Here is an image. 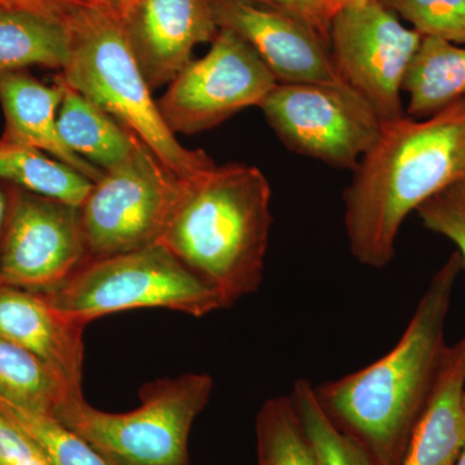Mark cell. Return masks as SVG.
Instances as JSON below:
<instances>
[{
  "mask_svg": "<svg viewBox=\"0 0 465 465\" xmlns=\"http://www.w3.org/2000/svg\"><path fill=\"white\" fill-rule=\"evenodd\" d=\"M463 268L460 255L452 253L430 281L390 353L339 381L314 385L324 412L376 465L402 463L432 396L449 351L446 320Z\"/></svg>",
  "mask_w": 465,
  "mask_h": 465,
  "instance_id": "6da1fadb",
  "label": "cell"
},
{
  "mask_svg": "<svg viewBox=\"0 0 465 465\" xmlns=\"http://www.w3.org/2000/svg\"><path fill=\"white\" fill-rule=\"evenodd\" d=\"M465 179V96L424 119L382 122L344 192L349 250L381 269L396 256L401 226L425 202Z\"/></svg>",
  "mask_w": 465,
  "mask_h": 465,
  "instance_id": "7a4b0ae2",
  "label": "cell"
},
{
  "mask_svg": "<svg viewBox=\"0 0 465 465\" xmlns=\"http://www.w3.org/2000/svg\"><path fill=\"white\" fill-rule=\"evenodd\" d=\"M264 173L229 163L186 179L161 243L232 307L264 278L272 228Z\"/></svg>",
  "mask_w": 465,
  "mask_h": 465,
  "instance_id": "3957f363",
  "label": "cell"
},
{
  "mask_svg": "<svg viewBox=\"0 0 465 465\" xmlns=\"http://www.w3.org/2000/svg\"><path fill=\"white\" fill-rule=\"evenodd\" d=\"M67 27L72 54L58 73L66 84L127 128L180 179L215 166L206 152L185 148L168 128L116 15L94 3Z\"/></svg>",
  "mask_w": 465,
  "mask_h": 465,
  "instance_id": "277c9868",
  "label": "cell"
},
{
  "mask_svg": "<svg viewBox=\"0 0 465 465\" xmlns=\"http://www.w3.org/2000/svg\"><path fill=\"white\" fill-rule=\"evenodd\" d=\"M213 390L210 375L191 372L143 385L133 411H101L84 396H72L54 416L109 465H189L192 427Z\"/></svg>",
  "mask_w": 465,
  "mask_h": 465,
  "instance_id": "5b68a950",
  "label": "cell"
},
{
  "mask_svg": "<svg viewBox=\"0 0 465 465\" xmlns=\"http://www.w3.org/2000/svg\"><path fill=\"white\" fill-rule=\"evenodd\" d=\"M76 322L143 308H164L203 317L229 308L161 242L109 258L90 260L67 282L43 293Z\"/></svg>",
  "mask_w": 465,
  "mask_h": 465,
  "instance_id": "8992f818",
  "label": "cell"
},
{
  "mask_svg": "<svg viewBox=\"0 0 465 465\" xmlns=\"http://www.w3.org/2000/svg\"><path fill=\"white\" fill-rule=\"evenodd\" d=\"M185 180L145 145L121 166L106 171L81 206L90 260L157 243L173 217Z\"/></svg>",
  "mask_w": 465,
  "mask_h": 465,
  "instance_id": "52a82bcc",
  "label": "cell"
},
{
  "mask_svg": "<svg viewBox=\"0 0 465 465\" xmlns=\"http://www.w3.org/2000/svg\"><path fill=\"white\" fill-rule=\"evenodd\" d=\"M259 108L287 148L342 170H356L381 131L375 110L341 79L278 84Z\"/></svg>",
  "mask_w": 465,
  "mask_h": 465,
  "instance_id": "ba28073f",
  "label": "cell"
},
{
  "mask_svg": "<svg viewBox=\"0 0 465 465\" xmlns=\"http://www.w3.org/2000/svg\"><path fill=\"white\" fill-rule=\"evenodd\" d=\"M277 84L249 43L232 30L219 29L210 51L183 66L157 104L174 134H195L260 106Z\"/></svg>",
  "mask_w": 465,
  "mask_h": 465,
  "instance_id": "9c48e42d",
  "label": "cell"
},
{
  "mask_svg": "<svg viewBox=\"0 0 465 465\" xmlns=\"http://www.w3.org/2000/svg\"><path fill=\"white\" fill-rule=\"evenodd\" d=\"M5 185L0 287L51 292L90 262L81 207Z\"/></svg>",
  "mask_w": 465,
  "mask_h": 465,
  "instance_id": "30bf717a",
  "label": "cell"
},
{
  "mask_svg": "<svg viewBox=\"0 0 465 465\" xmlns=\"http://www.w3.org/2000/svg\"><path fill=\"white\" fill-rule=\"evenodd\" d=\"M421 38L381 0L341 8L330 21V51L339 76L381 122L406 115L401 99L403 79Z\"/></svg>",
  "mask_w": 465,
  "mask_h": 465,
  "instance_id": "8fae6325",
  "label": "cell"
},
{
  "mask_svg": "<svg viewBox=\"0 0 465 465\" xmlns=\"http://www.w3.org/2000/svg\"><path fill=\"white\" fill-rule=\"evenodd\" d=\"M219 29L240 35L278 84H324L341 79L329 41L305 21L247 0H211Z\"/></svg>",
  "mask_w": 465,
  "mask_h": 465,
  "instance_id": "7c38bea8",
  "label": "cell"
},
{
  "mask_svg": "<svg viewBox=\"0 0 465 465\" xmlns=\"http://www.w3.org/2000/svg\"><path fill=\"white\" fill-rule=\"evenodd\" d=\"M152 90L167 85L219 26L211 0H130L118 15Z\"/></svg>",
  "mask_w": 465,
  "mask_h": 465,
  "instance_id": "4fadbf2b",
  "label": "cell"
},
{
  "mask_svg": "<svg viewBox=\"0 0 465 465\" xmlns=\"http://www.w3.org/2000/svg\"><path fill=\"white\" fill-rule=\"evenodd\" d=\"M84 329L41 292L0 287V336L41 358L79 396L84 394Z\"/></svg>",
  "mask_w": 465,
  "mask_h": 465,
  "instance_id": "5bb4252c",
  "label": "cell"
},
{
  "mask_svg": "<svg viewBox=\"0 0 465 465\" xmlns=\"http://www.w3.org/2000/svg\"><path fill=\"white\" fill-rule=\"evenodd\" d=\"M63 96V84L57 76L50 85L25 70L0 74V105L5 114V133L0 139L41 150L97 183L105 173L67 148L58 133Z\"/></svg>",
  "mask_w": 465,
  "mask_h": 465,
  "instance_id": "9a60e30c",
  "label": "cell"
},
{
  "mask_svg": "<svg viewBox=\"0 0 465 465\" xmlns=\"http://www.w3.org/2000/svg\"><path fill=\"white\" fill-rule=\"evenodd\" d=\"M465 336L449 347L401 465H455L465 448Z\"/></svg>",
  "mask_w": 465,
  "mask_h": 465,
  "instance_id": "2e32d148",
  "label": "cell"
},
{
  "mask_svg": "<svg viewBox=\"0 0 465 465\" xmlns=\"http://www.w3.org/2000/svg\"><path fill=\"white\" fill-rule=\"evenodd\" d=\"M56 76L64 87L58 133L67 148L104 173L121 166L143 143L96 104L66 84L60 74Z\"/></svg>",
  "mask_w": 465,
  "mask_h": 465,
  "instance_id": "e0dca14e",
  "label": "cell"
},
{
  "mask_svg": "<svg viewBox=\"0 0 465 465\" xmlns=\"http://www.w3.org/2000/svg\"><path fill=\"white\" fill-rule=\"evenodd\" d=\"M406 115L424 119L465 96V45L423 36L403 79Z\"/></svg>",
  "mask_w": 465,
  "mask_h": 465,
  "instance_id": "ac0fdd59",
  "label": "cell"
},
{
  "mask_svg": "<svg viewBox=\"0 0 465 465\" xmlns=\"http://www.w3.org/2000/svg\"><path fill=\"white\" fill-rule=\"evenodd\" d=\"M72 54L65 24L0 8V74L43 66L63 72Z\"/></svg>",
  "mask_w": 465,
  "mask_h": 465,
  "instance_id": "d6986e66",
  "label": "cell"
},
{
  "mask_svg": "<svg viewBox=\"0 0 465 465\" xmlns=\"http://www.w3.org/2000/svg\"><path fill=\"white\" fill-rule=\"evenodd\" d=\"M0 182L81 207L94 182L69 164L30 146L0 139Z\"/></svg>",
  "mask_w": 465,
  "mask_h": 465,
  "instance_id": "ffe728a7",
  "label": "cell"
},
{
  "mask_svg": "<svg viewBox=\"0 0 465 465\" xmlns=\"http://www.w3.org/2000/svg\"><path fill=\"white\" fill-rule=\"evenodd\" d=\"M72 396L79 394L70 390L51 366L0 336V400L30 411L54 415L58 406Z\"/></svg>",
  "mask_w": 465,
  "mask_h": 465,
  "instance_id": "44dd1931",
  "label": "cell"
},
{
  "mask_svg": "<svg viewBox=\"0 0 465 465\" xmlns=\"http://www.w3.org/2000/svg\"><path fill=\"white\" fill-rule=\"evenodd\" d=\"M255 432L258 465H320L290 396L262 403Z\"/></svg>",
  "mask_w": 465,
  "mask_h": 465,
  "instance_id": "7402d4cb",
  "label": "cell"
},
{
  "mask_svg": "<svg viewBox=\"0 0 465 465\" xmlns=\"http://www.w3.org/2000/svg\"><path fill=\"white\" fill-rule=\"evenodd\" d=\"M290 397L320 465H376L366 450L324 412L311 381L300 379Z\"/></svg>",
  "mask_w": 465,
  "mask_h": 465,
  "instance_id": "603a6c76",
  "label": "cell"
},
{
  "mask_svg": "<svg viewBox=\"0 0 465 465\" xmlns=\"http://www.w3.org/2000/svg\"><path fill=\"white\" fill-rule=\"evenodd\" d=\"M0 414L32 437L52 465H109L87 440L54 415L30 411L0 400Z\"/></svg>",
  "mask_w": 465,
  "mask_h": 465,
  "instance_id": "cb8c5ba5",
  "label": "cell"
},
{
  "mask_svg": "<svg viewBox=\"0 0 465 465\" xmlns=\"http://www.w3.org/2000/svg\"><path fill=\"white\" fill-rule=\"evenodd\" d=\"M421 36L465 45V0H381Z\"/></svg>",
  "mask_w": 465,
  "mask_h": 465,
  "instance_id": "d4e9b609",
  "label": "cell"
},
{
  "mask_svg": "<svg viewBox=\"0 0 465 465\" xmlns=\"http://www.w3.org/2000/svg\"><path fill=\"white\" fill-rule=\"evenodd\" d=\"M416 213L424 228L454 242L465 268V179L434 195Z\"/></svg>",
  "mask_w": 465,
  "mask_h": 465,
  "instance_id": "484cf974",
  "label": "cell"
},
{
  "mask_svg": "<svg viewBox=\"0 0 465 465\" xmlns=\"http://www.w3.org/2000/svg\"><path fill=\"white\" fill-rule=\"evenodd\" d=\"M0 465H52L38 443L0 414Z\"/></svg>",
  "mask_w": 465,
  "mask_h": 465,
  "instance_id": "4316f807",
  "label": "cell"
},
{
  "mask_svg": "<svg viewBox=\"0 0 465 465\" xmlns=\"http://www.w3.org/2000/svg\"><path fill=\"white\" fill-rule=\"evenodd\" d=\"M90 5L92 0H0V8L27 12L65 25Z\"/></svg>",
  "mask_w": 465,
  "mask_h": 465,
  "instance_id": "83f0119b",
  "label": "cell"
},
{
  "mask_svg": "<svg viewBox=\"0 0 465 465\" xmlns=\"http://www.w3.org/2000/svg\"><path fill=\"white\" fill-rule=\"evenodd\" d=\"M247 2L292 15L313 26L329 41L330 18L321 0H247Z\"/></svg>",
  "mask_w": 465,
  "mask_h": 465,
  "instance_id": "f1b7e54d",
  "label": "cell"
},
{
  "mask_svg": "<svg viewBox=\"0 0 465 465\" xmlns=\"http://www.w3.org/2000/svg\"><path fill=\"white\" fill-rule=\"evenodd\" d=\"M8 211L7 185L0 182V244H2L3 232H5V219Z\"/></svg>",
  "mask_w": 465,
  "mask_h": 465,
  "instance_id": "f546056e",
  "label": "cell"
},
{
  "mask_svg": "<svg viewBox=\"0 0 465 465\" xmlns=\"http://www.w3.org/2000/svg\"><path fill=\"white\" fill-rule=\"evenodd\" d=\"M92 2H94V5H101V7L109 9L110 12H113V14L118 16L130 0H92Z\"/></svg>",
  "mask_w": 465,
  "mask_h": 465,
  "instance_id": "4dcf8cb0",
  "label": "cell"
},
{
  "mask_svg": "<svg viewBox=\"0 0 465 465\" xmlns=\"http://www.w3.org/2000/svg\"><path fill=\"white\" fill-rule=\"evenodd\" d=\"M369 0H330V14L331 18L336 12L341 11V8L353 7V5H363Z\"/></svg>",
  "mask_w": 465,
  "mask_h": 465,
  "instance_id": "1f68e13d",
  "label": "cell"
},
{
  "mask_svg": "<svg viewBox=\"0 0 465 465\" xmlns=\"http://www.w3.org/2000/svg\"><path fill=\"white\" fill-rule=\"evenodd\" d=\"M322 2L324 11H326L327 16H329L330 21H331V14H330V0H321Z\"/></svg>",
  "mask_w": 465,
  "mask_h": 465,
  "instance_id": "d6a6232c",
  "label": "cell"
},
{
  "mask_svg": "<svg viewBox=\"0 0 465 465\" xmlns=\"http://www.w3.org/2000/svg\"><path fill=\"white\" fill-rule=\"evenodd\" d=\"M455 465H465V448L461 452L460 458H459L458 463Z\"/></svg>",
  "mask_w": 465,
  "mask_h": 465,
  "instance_id": "836d02e7",
  "label": "cell"
},
{
  "mask_svg": "<svg viewBox=\"0 0 465 465\" xmlns=\"http://www.w3.org/2000/svg\"><path fill=\"white\" fill-rule=\"evenodd\" d=\"M464 400H465V393H464Z\"/></svg>",
  "mask_w": 465,
  "mask_h": 465,
  "instance_id": "e575fe53",
  "label": "cell"
}]
</instances>
